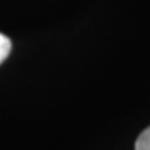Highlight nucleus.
<instances>
[{"label": "nucleus", "instance_id": "obj_2", "mask_svg": "<svg viewBox=\"0 0 150 150\" xmlns=\"http://www.w3.org/2000/svg\"><path fill=\"white\" fill-rule=\"evenodd\" d=\"M135 150H150V127L139 135L135 142Z\"/></svg>", "mask_w": 150, "mask_h": 150}, {"label": "nucleus", "instance_id": "obj_1", "mask_svg": "<svg viewBox=\"0 0 150 150\" xmlns=\"http://www.w3.org/2000/svg\"><path fill=\"white\" fill-rule=\"evenodd\" d=\"M12 52V40L7 35L0 33V65L7 60V57Z\"/></svg>", "mask_w": 150, "mask_h": 150}]
</instances>
